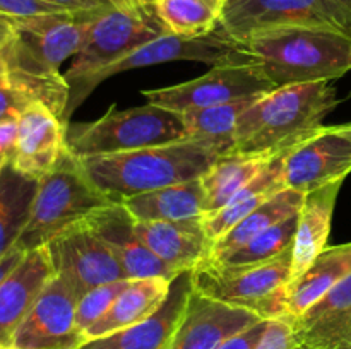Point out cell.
Instances as JSON below:
<instances>
[{"mask_svg":"<svg viewBox=\"0 0 351 349\" xmlns=\"http://www.w3.org/2000/svg\"><path fill=\"white\" fill-rule=\"evenodd\" d=\"M331 82H307L276 88L242 113L230 154L281 157L322 127L338 106Z\"/></svg>","mask_w":351,"mask_h":349,"instance_id":"6da1fadb","label":"cell"},{"mask_svg":"<svg viewBox=\"0 0 351 349\" xmlns=\"http://www.w3.org/2000/svg\"><path fill=\"white\" fill-rule=\"evenodd\" d=\"M218 154L192 140L127 153L79 157L86 174L112 202L201 178Z\"/></svg>","mask_w":351,"mask_h":349,"instance_id":"7a4b0ae2","label":"cell"},{"mask_svg":"<svg viewBox=\"0 0 351 349\" xmlns=\"http://www.w3.org/2000/svg\"><path fill=\"white\" fill-rule=\"evenodd\" d=\"M115 204L91 181L81 159L65 146L57 164L38 180L29 219L16 243L23 252L48 245L96 209Z\"/></svg>","mask_w":351,"mask_h":349,"instance_id":"5b68a950","label":"cell"},{"mask_svg":"<svg viewBox=\"0 0 351 349\" xmlns=\"http://www.w3.org/2000/svg\"><path fill=\"white\" fill-rule=\"evenodd\" d=\"M239 41L226 36L221 29H216L204 36H178V34H163V36L144 43L143 47L130 51L122 60L106 67L95 77L89 79L81 92L79 103L84 101L103 81L120 74V72L134 70V68L149 67V65L167 64V62L192 60L204 62L209 65L228 64V62L252 60Z\"/></svg>","mask_w":351,"mask_h":349,"instance_id":"8fae6325","label":"cell"},{"mask_svg":"<svg viewBox=\"0 0 351 349\" xmlns=\"http://www.w3.org/2000/svg\"><path fill=\"white\" fill-rule=\"evenodd\" d=\"M79 296L55 272L12 339V349H79L88 342L75 320Z\"/></svg>","mask_w":351,"mask_h":349,"instance_id":"7c38bea8","label":"cell"},{"mask_svg":"<svg viewBox=\"0 0 351 349\" xmlns=\"http://www.w3.org/2000/svg\"><path fill=\"white\" fill-rule=\"evenodd\" d=\"M38 181L9 168L0 178V257L16 248L29 219Z\"/></svg>","mask_w":351,"mask_h":349,"instance_id":"f546056e","label":"cell"},{"mask_svg":"<svg viewBox=\"0 0 351 349\" xmlns=\"http://www.w3.org/2000/svg\"><path fill=\"white\" fill-rule=\"evenodd\" d=\"M163 34H168V29L154 5L125 3L98 14L89 24L82 47L64 74L69 84L65 123H69L72 113L81 106L79 98L89 79Z\"/></svg>","mask_w":351,"mask_h":349,"instance_id":"277c9868","label":"cell"},{"mask_svg":"<svg viewBox=\"0 0 351 349\" xmlns=\"http://www.w3.org/2000/svg\"><path fill=\"white\" fill-rule=\"evenodd\" d=\"M281 27H315L351 38V0H228L219 23L239 43Z\"/></svg>","mask_w":351,"mask_h":349,"instance_id":"9c48e42d","label":"cell"},{"mask_svg":"<svg viewBox=\"0 0 351 349\" xmlns=\"http://www.w3.org/2000/svg\"><path fill=\"white\" fill-rule=\"evenodd\" d=\"M228 0H158L156 12L168 33L204 36L219 27Z\"/></svg>","mask_w":351,"mask_h":349,"instance_id":"4dcf8cb0","label":"cell"},{"mask_svg":"<svg viewBox=\"0 0 351 349\" xmlns=\"http://www.w3.org/2000/svg\"><path fill=\"white\" fill-rule=\"evenodd\" d=\"M47 2L69 10V12H103V10H108L117 5L136 3L129 2V0H47Z\"/></svg>","mask_w":351,"mask_h":349,"instance_id":"8d00e7d4","label":"cell"},{"mask_svg":"<svg viewBox=\"0 0 351 349\" xmlns=\"http://www.w3.org/2000/svg\"><path fill=\"white\" fill-rule=\"evenodd\" d=\"M291 320L307 349H351V276Z\"/></svg>","mask_w":351,"mask_h":349,"instance_id":"44dd1931","label":"cell"},{"mask_svg":"<svg viewBox=\"0 0 351 349\" xmlns=\"http://www.w3.org/2000/svg\"><path fill=\"white\" fill-rule=\"evenodd\" d=\"M170 287L171 281L165 277L132 279L117 298L112 308L86 331V339L93 341V339L105 337L146 320L165 303Z\"/></svg>","mask_w":351,"mask_h":349,"instance_id":"603a6c76","label":"cell"},{"mask_svg":"<svg viewBox=\"0 0 351 349\" xmlns=\"http://www.w3.org/2000/svg\"><path fill=\"white\" fill-rule=\"evenodd\" d=\"M276 86L267 79L256 58L247 62H228L213 65L211 70L197 79L168 88L146 89L143 96L147 103L163 106L177 113L209 106L226 105L257 94H267Z\"/></svg>","mask_w":351,"mask_h":349,"instance_id":"30bf717a","label":"cell"},{"mask_svg":"<svg viewBox=\"0 0 351 349\" xmlns=\"http://www.w3.org/2000/svg\"><path fill=\"white\" fill-rule=\"evenodd\" d=\"M348 276H351V243L326 246L291 284L288 317H300Z\"/></svg>","mask_w":351,"mask_h":349,"instance_id":"cb8c5ba5","label":"cell"},{"mask_svg":"<svg viewBox=\"0 0 351 349\" xmlns=\"http://www.w3.org/2000/svg\"><path fill=\"white\" fill-rule=\"evenodd\" d=\"M65 123L43 103H34L17 120V142L12 168L40 180L57 164L65 149Z\"/></svg>","mask_w":351,"mask_h":349,"instance_id":"d6986e66","label":"cell"},{"mask_svg":"<svg viewBox=\"0 0 351 349\" xmlns=\"http://www.w3.org/2000/svg\"><path fill=\"white\" fill-rule=\"evenodd\" d=\"M276 159V157H274ZM273 159L245 154H225L219 156L206 170L201 180L204 192V216L213 214L225 207L235 194L256 180L264 168ZM202 216V218H204Z\"/></svg>","mask_w":351,"mask_h":349,"instance_id":"83f0119b","label":"cell"},{"mask_svg":"<svg viewBox=\"0 0 351 349\" xmlns=\"http://www.w3.org/2000/svg\"><path fill=\"white\" fill-rule=\"evenodd\" d=\"M105 12V10H103ZM101 12H55L14 19V38L5 53V72L48 84L69 86L60 65L82 47L91 21Z\"/></svg>","mask_w":351,"mask_h":349,"instance_id":"ba28073f","label":"cell"},{"mask_svg":"<svg viewBox=\"0 0 351 349\" xmlns=\"http://www.w3.org/2000/svg\"><path fill=\"white\" fill-rule=\"evenodd\" d=\"M256 349H307L295 332L290 317L269 320Z\"/></svg>","mask_w":351,"mask_h":349,"instance_id":"e575fe53","label":"cell"},{"mask_svg":"<svg viewBox=\"0 0 351 349\" xmlns=\"http://www.w3.org/2000/svg\"><path fill=\"white\" fill-rule=\"evenodd\" d=\"M304 195L305 194L291 190V188H285V190L278 192L276 195L267 198L264 204H261L256 211L250 212L247 218H243L239 224L233 226L223 238H219L209 248L208 257L204 260L215 262V260L223 259L228 253L239 250L240 246L247 245L259 233L266 231V229L280 224L285 219L298 214L302 202H304Z\"/></svg>","mask_w":351,"mask_h":349,"instance_id":"f1b7e54d","label":"cell"},{"mask_svg":"<svg viewBox=\"0 0 351 349\" xmlns=\"http://www.w3.org/2000/svg\"><path fill=\"white\" fill-rule=\"evenodd\" d=\"M14 23L10 17L0 14V74H5V53L14 38Z\"/></svg>","mask_w":351,"mask_h":349,"instance_id":"ab89813d","label":"cell"},{"mask_svg":"<svg viewBox=\"0 0 351 349\" xmlns=\"http://www.w3.org/2000/svg\"><path fill=\"white\" fill-rule=\"evenodd\" d=\"M351 173V123L322 125L283 156L287 188L300 194L321 188Z\"/></svg>","mask_w":351,"mask_h":349,"instance_id":"4fadbf2b","label":"cell"},{"mask_svg":"<svg viewBox=\"0 0 351 349\" xmlns=\"http://www.w3.org/2000/svg\"><path fill=\"white\" fill-rule=\"evenodd\" d=\"M192 293V270L171 281L165 303L146 320L105 337L88 341L79 349H170Z\"/></svg>","mask_w":351,"mask_h":349,"instance_id":"ac0fdd59","label":"cell"},{"mask_svg":"<svg viewBox=\"0 0 351 349\" xmlns=\"http://www.w3.org/2000/svg\"><path fill=\"white\" fill-rule=\"evenodd\" d=\"M24 253L26 252H23V250L12 248L9 253H5L3 257H0V283H2V281L5 279L7 274H9L10 270H12L14 267L21 262V259L24 257Z\"/></svg>","mask_w":351,"mask_h":349,"instance_id":"60d3db41","label":"cell"},{"mask_svg":"<svg viewBox=\"0 0 351 349\" xmlns=\"http://www.w3.org/2000/svg\"><path fill=\"white\" fill-rule=\"evenodd\" d=\"M290 286L291 252L252 266H225L202 260L192 269L194 291L252 311L266 322L288 317Z\"/></svg>","mask_w":351,"mask_h":349,"instance_id":"8992f818","label":"cell"},{"mask_svg":"<svg viewBox=\"0 0 351 349\" xmlns=\"http://www.w3.org/2000/svg\"><path fill=\"white\" fill-rule=\"evenodd\" d=\"M276 88L331 82L351 72V38L315 27H281L240 41Z\"/></svg>","mask_w":351,"mask_h":349,"instance_id":"3957f363","label":"cell"},{"mask_svg":"<svg viewBox=\"0 0 351 349\" xmlns=\"http://www.w3.org/2000/svg\"><path fill=\"white\" fill-rule=\"evenodd\" d=\"M34 103H41L38 92L23 79L0 74V123L17 122Z\"/></svg>","mask_w":351,"mask_h":349,"instance_id":"836d02e7","label":"cell"},{"mask_svg":"<svg viewBox=\"0 0 351 349\" xmlns=\"http://www.w3.org/2000/svg\"><path fill=\"white\" fill-rule=\"evenodd\" d=\"M343 181L345 180H336L304 195L291 248V284L328 246L332 214Z\"/></svg>","mask_w":351,"mask_h":349,"instance_id":"7402d4cb","label":"cell"},{"mask_svg":"<svg viewBox=\"0 0 351 349\" xmlns=\"http://www.w3.org/2000/svg\"><path fill=\"white\" fill-rule=\"evenodd\" d=\"M69 12L47 0H0V14L14 19L21 17L45 16V14Z\"/></svg>","mask_w":351,"mask_h":349,"instance_id":"d590c367","label":"cell"},{"mask_svg":"<svg viewBox=\"0 0 351 349\" xmlns=\"http://www.w3.org/2000/svg\"><path fill=\"white\" fill-rule=\"evenodd\" d=\"M263 94L250 96L226 105L209 106V108L192 109L182 113L185 127V140H192L218 156L230 154L235 144V130L239 118Z\"/></svg>","mask_w":351,"mask_h":349,"instance_id":"4316f807","label":"cell"},{"mask_svg":"<svg viewBox=\"0 0 351 349\" xmlns=\"http://www.w3.org/2000/svg\"><path fill=\"white\" fill-rule=\"evenodd\" d=\"M285 188H287V183H285L283 156H281L271 161L256 180H252L239 194L233 195L232 201L225 207L202 218L204 219L206 235H208L211 246L219 238H223L233 226L239 224L243 218H247L250 212L256 211L261 204H264L267 198H271Z\"/></svg>","mask_w":351,"mask_h":349,"instance_id":"484cf974","label":"cell"},{"mask_svg":"<svg viewBox=\"0 0 351 349\" xmlns=\"http://www.w3.org/2000/svg\"><path fill=\"white\" fill-rule=\"evenodd\" d=\"M130 281L132 279H120L115 281V283L101 284V286L88 291V293L79 300L77 311H75V320H77L79 328H81L84 334L96 320H99V318L112 308V305L115 303L117 298H119L120 294H122V291L129 286Z\"/></svg>","mask_w":351,"mask_h":349,"instance_id":"d6a6232c","label":"cell"},{"mask_svg":"<svg viewBox=\"0 0 351 349\" xmlns=\"http://www.w3.org/2000/svg\"><path fill=\"white\" fill-rule=\"evenodd\" d=\"M129 2L143 3V5H156V2H158V0H129Z\"/></svg>","mask_w":351,"mask_h":349,"instance_id":"b9f144b4","label":"cell"},{"mask_svg":"<svg viewBox=\"0 0 351 349\" xmlns=\"http://www.w3.org/2000/svg\"><path fill=\"white\" fill-rule=\"evenodd\" d=\"M297 224L298 214H295L281 221L280 224L259 233L247 245L240 246L239 250L228 253L223 259L215 260V262L206 260V262L225 263V266H252V263L269 262V260L276 259V257L283 255V253L291 252L295 233H297Z\"/></svg>","mask_w":351,"mask_h":349,"instance_id":"1f68e13d","label":"cell"},{"mask_svg":"<svg viewBox=\"0 0 351 349\" xmlns=\"http://www.w3.org/2000/svg\"><path fill=\"white\" fill-rule=\"evenodd\" d=\"M185 140L182 115L147 103L129 109H108L95 122L67 123L65 144L77 157L127 153Z\"/></svg>","mask_w":351,"mask_h":349,"instance_id":"52a82bcc","label":"cell"},{"mask_svg":"<svg viewBox=\"0 0 351 349\" xmlns=\"http://www.w3.org/2000/svg\"><path fill=\"white\" fill-rule=\"evenodd\" d=\"M267 322H259V324L252 325L247 331L240 332L235 337L228 339L226 342H223L218 349H256L259 344L261 337H263L264 331H266Z\"/></svg>","mask_w":351,"mask_h":349,"instance_id":"f35d334b","label":"cell"},{"mask_svg":"<svg viewBox=\"0 0 351 349\" xmlns=\"http://www.w3.org/2000/svg\"><path fill=\"white\" fill-rule=\"evenodd\" d=\"M136 231L144 245L178 274L194 269L211 248L202 218L136 221Z\"/></svg>","mask_w":351,"mask_h":349,"instance_id":"ffe728a7","label":"cell"},{"mask_svg":"<svg viewBox=\"0 0 351 349\" xmlns=\"http://www.w3.org/2000/svg\"><path fill=\"white\" fill-rule=\"evenodd\" d=\"M259 322L264 320L252 311L216 301L192 287L170 349H218Z\"/></svg>","mask_w":351,"mask_h":349,"instance_id":"9a60e30c","label":"cell"},{"mask_svg":"<svg viewBox=\"0 0 351 349\" xmlns=\"http://www.w3.org/2000/svg\"><path fill=\"white\" fill-rule=\"evenodd\" d=\"M48 248L55 272L72 284L79 300L101 284L127 279L117 257L86 219L55 236Z\"/></svg>","mask_w":351,"mask_h":349,"instance_id":"5bb4252c","label":"cell"},{"mask_svg":"<svg viewBox=\"0 0 351 349\" xmlns=\"http://www.w3.org/2000/svg\"><path fill=\"white\" fill-rule=\"evenodd\" d=\"M120 204L134 221H178L204 216V192L199 178L144 192Z\"/></svg>","mask_w":351,"mask_h":349,"instance_id":"d4e9b609","label":"cell"},{"mask_svg":"<svg viewBox=\"0 0 351 349\" xmlns=\"http://www.w3.org/2000/svg\"><path fill=\"white\" fill-rule=\"evenodd\" d=\"M55 276L48 245L24 253L0 283V349H9L16 331Z\"/></svg>","mask_w":351,"mask_h":349,"instance_id":"e0dca14e","label":"cell"},{"mask_svg":"<svg viewBox=\"0 0 351 349\" xmlns=\"http://www.w3.org/2000/svg\"><path fill=\"white\" fill-rule=\"evenodd\" d=\"M17 142V122L0 123V178L12 168Z\"/></svg>","mask_w":351,"mask_h":349,"instance_id":"74e56055","label":"cell"},{"mask_svg":"<svg viewBox=\"0 0 351 349\" xmlns=\"http://www.w3.org/2000/svg\"><path fill=\"white\" fill-rule=\"evenodd\" d=\"M86 222L108 245L122 266L127 279L165 277L173 281L178 276V272L161 262L144 245L136 231V221L122 204H108L96 209L86 218Z\"/></svg>","mask_w":351,"mask_h":349,"instance_id":"2e32d148","label":"cell"},{"mask_svg":"<svg viewBox=\"0 0 351 349\" xmlns=\"http://www.w3.org/2000/svg\"><path fill=\"white\" fill-rule=\"evenodd\" d=\"M9 349H12V348H9Z\"/></svg>","mask_w":351,"mask_h":349,"instance_id":"7bdbcfd3","label":"cell"}]
</instances>
